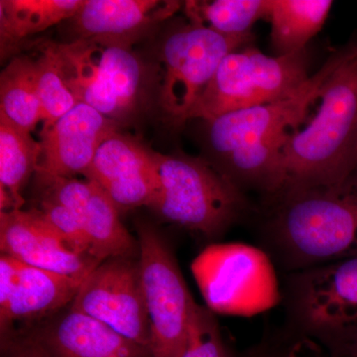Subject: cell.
Instances as JSON below:
<instances>
[{
	"label": "cell",
	"mask_w": 357,
	"mask_h": 357,
	"mask_svg": "<svg viewBox=\"0 0 357 357\" xmlns=\"http://www.w3.org/2000/svg\"><path fill=\"white\" fill-rule=\"evenodd\" d=\"M34 63L42 121L49 126L79 102L66 82L58 44H44Z\"/></svg>",
	"instance_id": "24"
},
{
	"label": "cell",
	"mask_w": 357,
	"mask_h": 357,
	"mask_svg": "<svg viewBox=\"0 0 357 357\" xmlns=\"http://www.w3.org/2000/svg\"><path fill=\"white\" fill-rule=\"evenodd\" d=\"M70 307L150 349L151 333L138 256L103 260L84 279Z\"/></svg>",
	"instance_id": "11"
},
{
	"label": "cell",
	"mask_w": 357,
	"mask_h": 357,
	"mask_svg": "<svg viewBox=\"0 0 357 357\" xmlns=\"http://www.w3.org/2000/svg\"><path fill=\"white\" fill-rule=\"evenodd\" d=\"M83 3L84 0H1L2 60L14 53L27 37L45 31L61 21L72 20Z\"/></svg>",
	"instance_id": "20"
},
{
	"label": "cell",
	"mask_w": 357,
	"mask_h": 357,
	"mask_svg": "<svg viewBox=\"0 0 357 357\" xmlns=\"http://www.w3.org/2000/svg\"><path fill=\"white\" fill-rule=\"evenodd\" d=\"M286 311L297 337L310 338L328 356L357 342V256L290 272Z\"/></svg>",
	"instance_id": "5"
},
{
	"label": "cell",
	"mask_w": 357,
	"mask_h": 357,
	"mask_svg": "<svg viewBox=\"0 0 357 357\" xmlns=\"http://www.w3.org/2000/svg\"><path fill=\"white\" fill-rule=\"evenodd\" d=\"M32 333L53 357H152L147 347L70 306Z\"/></svg>",
	"instance_id": "18"
},
{
	"label": "cell",
	"mask_w": 357,
	"mask_h": 357,
	"mask_svg": "<svg viewBox=\"0 0 357 357\" xmlns=\"http://www.w3.org/2000/svg\"><path fill=\"white\" fill-rule=\"evenodd\" d=\"M153 158L156 185L147 206L164 222L215 239L248 210L245 194L208 160L157 152Z\"/></svg>",
	"instance_id": "4"
},
{
	"label": "cell",
	"mask_w": 357,
	"mask_h": 357,
	"mask_svg": "<svg viewBox=\"0 0 357 357\" xmlns=\"http://www.w3.org/2000/svg\"><path fill=\"white\" fill-rule=\"evenodd\" d=\"M268 347L266 345L260 344L258 347L249 349L243 357H267Z\"/></svg>",
	"instance_id": "30"
},
{
	"label": "cell",
	"mask_w": 357,
	"mask_h": 357,
	"mask_svg": "<svg viewBox=\"0 0 357 357\" xmlns=\"http://www.w3.org/2000/svg\"><path fill=\"white\" fill-rule=\"evenodd\" d=\"M35 208L77 252L93 257L88 236L69 208L45 197H40L39 206Z\"/></svg>",
	"instance_id": "26"
},
{
	"label": "cell",
	"mask_w": 357,
	"mask_h": 357,
	"mask_svg": "<svg viewBox=\"0 0 357 357\" xmlns=\"http://www.w3.org/2000/svg\"><path fill=\"white\" fill-rule=\"evenodd\" d=\"M41 143L0 114V208L21 210L28 180L38 168Z\"/></svg>",
	"instance_id": "19"
},
{
	"label": "cell",
	"mask_w": 357,
	"mask_h": 357,
	"mask_svg": "<svg viewBox=\"0 0 357 357\" xmlns=\"http://www.w3.org/2000/svg\"><path fill=\"white\" fill-rule=\"evenodd\" d=\"M174 0H84L72 18L75 39L114 40L132 45L180 9Z\"/></svg>",
	"instance_id": "17"
},
{
	"label": "cell",
	"mask_w": 357,
	"mask_h": 357,
	"mask_svg": "<svg viewBox=\"0 0 357 357\" xmlns=\"http://www.w3.org/2000/svg\"><path fill=\"white\" fill-rule=\"evenodd\" d=\"M58 46L66 82L77 102L86 103L117 124L135 112L146 75L132 45L74 39Z\"/></svg>",
	"instance_id": "7"
},
{
	"label": "cell",
	"mask_w": 357,
	"mask_h": 357,
	"mask_svg": "<svg viewBox=\"0 0 357 357\" xmlns=\"http://www.w3.org/2000/svg\"><path fill=\"white\" fill-rule=\"evenodd\" d=\"M252 35L225 36L183 22L164 37L157 54V102L169 123L184 126L225 56L243 48Z\"/></svg>",
	"instance_id": "8"
},
{
	"label": "cell",
	"mask_w": 357,
	"mask_h": 357,
	"mask_svg": "<svg viewBox=\"0 0 357 357\" xmlns=\"http://www.w3.org/2000/svg\"><path fill=\"white\" fill-rule=\"evenodd\" d=\"M328 357H357V342L356 344L349 345L340 351L333 352Z\"/></svg>",
	"instance_id": "29"
},
{
	"label": "cell",
	"mask_w": 357,
	"mask_h": 357,
	"mask_svg": "<svg viewBox=\"0 0 357 357\" xmlns=\"http://www.w3.org/2000/svg\"><path fill=\"white\" fill-rule=\"evenodd\" d=\"M0 248L24 264L82 280L100 263L77 252L35 208L0 211Z\"/></svg>",
	"instance_id": "14"
},
{
	"label": "cell",
	"mask_w": 357,
	"mask_h": 357,
	"mask_svg": "<svg viewBox=\"0 0 357 357\" xmlns=\"http://www.w3.org/2000/svg\"><path fill=\"white\" fill-rule=\"evenodd\" d=\"M136 232L152 357H180L197 302L158 230L150 223L138 222Z\"/></svg>",
	"instance_id": "10"
},
{
	"label": "cell",
	"mask_w": 357,
	"mask_h": 357,
	"mask_svg": "<svg viewBox=\"0 0 357 357\" xmlns=\"http://www.w3.org/2000/svg\"><path fill=\"white\" fill-rule=\"evenodd\" d=\"M267 357H328L325 349L310 338L296 337L276 352L268 349Z\"/></svg>",
	"instance_id": "28"
},
{
	"label": "cell",
	"mask_w": 357,
	"mask_h": 357,
	"mask_svg": "<svg viewBox=\"0 0 357 357\" xmlns=\"http://www.w3.org/2000/svg\"><path fill=\"white\" fill-rule=\"evenodd\" d=\"M307 49L284 56L241 48L225 56L202 93L191 119L220 115L286 100L310 79Z\"/></svg>",
	"instance_id": "6"
},
{
	"label": "cell",
	"mask_w": 357,
	"mask_h": 357,
	"mask_svg": "<svg viewBox=\"0 0 357 357\" xmlns=\"http://www.w3.org/2000/svg\"><path fill=\"white\" fill-rule=\"evenodd\" d=\"M1 357H53L33 333H17L1 340Z\"/></svg>",
	"instance_id": "27"
},
{
	"label": "cell",
	"mask_w": 357,
	"mask_h": 357,
	"mask_svg": "<svg viewBox=\"0 0 357 357\" xmlns=\"http://www.w3.org/2000/svg\"><path fill=\"white\" fill-rule=\"evenodd\" d=\"M119 131V124L84 102L49 126H43L36 173L50 177L86 175L100 145Z\"/></svg>",
	"instance_id": "15"
},
{
	"label": "cell",
	"mask_w": 357,
	"mask_h": 357,
	"mask_svg": "<svg viewBox=\"0 0 357 357\" xmlns=\"http://www.w3.org/2000/svg\"><path fill=\"white\" fill-rule=\"evenodd\" d=\"M270 0H192L185 3L187 20L225 36L251 34L258 20H268Z\"/></svg>",
	"instance_id": "23"
},
{
	"label": "cell",
	"mask_w": 357,
	"mask_h": 357,
	"mask_svg": "<svg viewBox=\"0 0 357 357\" xmlns=\"http://www.w3.org/2000/svg\"><path fill=\"white\" fill-rule=\"evenodd\" d=\"M153 153L116 131L98 148L84 178L100 185L119 213L147 206L156 185Z\"/></svg>",
	"instance_id": "16"
},
{
	"label": "cell",
	"mask_w": 357,
	"mask_h": 357,
	"mask_svg": "<svg viewBox=\"0 0 357 357\" xmlns=\"http://www.w3.org/2000/svg\"><path fill=\"white\" fill-rule=\"evenodd\" d=\"M340 48L295 95L267 105L236 110L206 121L211 162L243 192H261L267 199L279 191L286 141L307 121L321 86L332 72Z\"/></svg>",
	"instance_id": "1"
},
{
	"label": "cell",
	"mask_w": 357,
	"mask_h": 357,
	"mask_svg": "<svg viewBox=\"0 0 357 357\" xmlns=\"http://www.w3.org/2000/svg\"><path fill=\"white\" fill-rule=\"evenodd\" d=\"M191 270L213 314L255 316L282 299L271 256L249 244H210L195 258Z\"/></svg>",
	"instance_id": "9"
},
{
	"label": "cell",
	"mask_w": 357,
	"mask_h": 357,
	"mask_svg": "<svg viewBox=\"0 0 357 357\" xmlns=\"http://www.w3.org/2000/svg\"><path fill=\"white\" fill-rule=\"evenodd\" d=\"M268 199V253L289 273L357 256V171L342 184Z\"/></svg>",
	"instance_id": "3"
},
{
	"label": "cell",
	"mask_w": 357,
	"mask_h": 357,
	"mask_svg": "<svg viewBox=\"0 0 357 357\" xmlns=\"http://www.w3.org/2000/svg\"><path fill=\"white\" fill-rule=\"evenodd\" d=\"M35 175L41 197L63 204L74 213L96 260L139 255L137 241L122 225L119 210L100 185L88 178Z\"/></svg>",
	"instance_id": "13"
},
{
	"label": "cell",
	"mask_w": 357,
	"mask_h": 357,
	"mask_svg": "<svg viewBox=\"0 0 357 357\" xmlns=\"http://www.w3.org/2000/svg\"><path fill=\"white\" fill-rule=\"evenodd\" d=\"M0 114L24 130H34L42 121L34 60L13 58L0 76Z\"/></svg>",
	"instance_id": "22"
},
{
	"label": "cell",
	"mask_w": 357,
	"mask_h": 357,
	"mask_svg": "<svg viewBox=\"0 0 357 357\" xmlns=\"http://www.w3.org/2000/svg\"><path fill=\"white\" fill-rule=\"evenodd\" d=\"M180 357H232L215 314L196 303Z\"/></svg>",
	"instance_id": "25"
},
{
	"label": "cell",
	"mask_w": 357,
	"mask_h": 357,
	"mask_svg": "<svg viewBox=\"0 0 357 357\" xmlns=\"http://www.w3.org/2000/svg\"><path fill=\"white\" fill-rule=\"evenodd\" d=\"M84 280L54 273L0 256V333L10 337L14 326L31 325L70 306Z\"/></svg>",
	"instance_id": "12"
},
{
	"label": "cell",
	"mask_w": 357,
	"mask_h": 357,
	"mask_svg": "<svg viewBox=\"0 0 357 357\" xmlns=\"http://www.w3.org/2000/svg\"><path fill=\"white\" fill-rule=\"evenodd\" d=\"M356 170L357 37L340 48L314 112L286 141L276 195L342 184Z\"/></svg>",
	"instance_id": "2"
},
{
	"label": "cell",
	"mask_w": 357,
	"mask_h": 357,
	"mask_svg": "<svg viewBox=\"0 0 357 357\" xmlns=\"http://www.w3.org/2000/svg\"><path fill=\"white\" fill-rule=\"evenodd\" d=\"M333 3L330 0H270L267 20L276 56L306 49L325 24Z\"/></svg>",
	"instance_id": "21"
}]
</instances>
